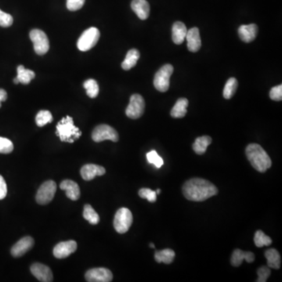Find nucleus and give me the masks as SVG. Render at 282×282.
<instances>
[{
	"label": "nucleus",
	"instance_id": "nucleus-1",
	"mask_svg": "<svg viewBox=\"0 0 282 282\" xmlns=\"http://www.w3.org/2000/svg\"><path fill=\"white\" fill-rule=\"evenodd\" d=\"M183 194L188 200L204 202L218 194L216 186L205 179L192 178L184 184Z\"/></svg>",
	"mask_w": 282,
	"mask_h": 282
},
{
	"label": "nucleus",
	"instance_id": "nucleus-2",
	"mask_svg": "<svg viewBox=\"0 0 282 282\" xmlns=\"http://www.w3.org/2000/svg\"><path fill=\"white\" fill-rule=\"evenodd\" d=\"M247 159L252 167L259 173H265L271 166V159L260 145L251 144L245 150Z\"/></svg>",
	"mask_w": 282,
	"mask_h": 282
},
{
	"label": "nucleus",
	"instance_id": "nucleus-3",
	"mask_svg": "<svg viewBox=\"0 0 282 282\" xmlns=\"http://www.w3.org/2000/svg\"><path fill=\"white\" fill-rule=\"evenodd\" d=\"M57 135L62 142L74 143L75 139L80 137L82 132L74 125L73 118L66 116L57 123Z\"/></svg>",
	"mask_w": 282,
	"mask_h": 282
},
{
	"label": "nucleus",
	"instance_id": "nucleus-4",
	"mask_svg": "<svg viewBox=\"0 0 282 282\" xmlns=\"http://www.w3.org/2000/svg\"><path fill=\"white\" fill-rule=\"evenodd\" d=\"M174 73V67L170 64L163 65L160 69L156 72L154 79V86L159 91H168L170 86V77Z\"/></svg>",
	"mask_w": 282,
	"mask_h": 282
},
{
	"label": "nucleus",
	"instance_id": "nucleus-5",
	"mask_svg": "<svg viewBox=\"0 0 282 282\" xmlns=\"http://www.w3.org/2000/svg\"><path fill=\"white\" fill-rule=\"evenodd\" d=\"M132 223V214L127 208H121L114 216V227L119 234H125L130 228Z\"/></svg>",
	"mask_w": 282,
	"mask_h": 282
},
{
	"label": "nucleus",
	"instance_id": "nucleus-6",
	"mask_svg": "<svg viewBox=\"0 0 282 282\" xmlns=\"http://www.w3.org/2000/svg\"><path fill=\"white\" fill-rule=\"evenodd\" d=\"M100 31L97 28H89L82 33L77 43V47L81 51H87L96 46L100 39Z\"/></svg>",
	"mask_w": 282,
	"mask_h": 282
},
{
	"label": "nucleus",
	"instance_id": "nucleus-7",
	"mask_svg": "<svg viewBox=\"0 0 282 282\" xmlns=\"http://www.w3.org/2000/svg\"><path fill=\"white\" fill-rule=\"evenodd\" d=\"M30 39L34 44V50L38 55H44L50 49V42L44 32L33 29L30 32Z\"/></svg>",
	"mask_w": 282,
	"mask_h": 282
},
{
	"label": "nucleus",
	"instance_id": "nucleus-8",
	"mask_svg": "<svg viewBox=\"0 0 282 282\" xmlns=\"http://www.w3.org/2000/svg\"><path fill=\"white\" fill-rule=\"evenodd\" d=\"M92 139L95 142H101V141L111 140L113 142H117L119 139L118 132L114 128L108 125H97L93 132H92Z\"/></svg>",
	"mask_w": 282,
	"mask_h": 282
},
{
	"label": "nucleus",
	"instance_id": "nucleus-9",
	"mask_svg": "<svg viewBox=\"0 0 282 282\" xmlns=\"http://www.w3.org/2000/svg\"><path fill=\"white\" fill-rule=\"evenodd\" d=\"M57 191V184L54 181H48L43 183L36 194V202L40 205H47L54 199Z\"/></svg>",
	"mask_w": 282,
	"mask_h": 282
},
{
	"label": "nucleus",
	"instance_id": "nucleus-10",
	"mask_svg": "<svg viewBox=\"0 0 282 282\" xmlns=\"http://www.w3.org/2000/svg\"><path fill=\"white\" fill-rule=\"evenodd\" d=\"M145 101L143 97L139 94L131 96L129 104L125 110V114L132 119H137L143 115L145 112Z\"/></svg>",
	"mask_w": 282,
	"mask_h": 282
},
{
	"label": "nucleus",
	"instance_id": "nucleus-11",
	"mask_svg": "<svg viewBox=\"0 0 282 282\" xmlns=\"http://www.w3.org/2000/svg\"><path fill=\"white\" fill-rule=\"evenodd\" d=\"M85 278L89 282H110L112 280L113 274L107 268H93L86 272Z\"/></svg>",
	"mask_w": 282,
	"mask_h": 282
},
{
	"label": "nucleus",
	"instance_id": "nucleus-12",
	"mask_svg": "<svg viewBox=\"0 0 282 282\" xmlns=\"http://www.w3.org/2000/svg\"><path fill=\"white\" fill-rule=\"evenodd\" d=\"M77 243L73 240L62 241L54 247V255L57 259H65L76 251Z\"/></svg>",
	"mask_w": 282,
	"mask_h": 282
},
{
	"label": "nucleus",
	"instance_id": "nucleus-13",
	"mask_svg": "<svg viewBox=\"0 0 282 282\" xmlns=\"http://www.w3.org/2000/svg\"><path fill=\"white\" fill-rule=\"evenodd\" d=\"M34 239L30 236L19 240L11 248V254L14 257H21L25 255L29 250L32 249L34 245Z\"/></svg>",
	"mask_w": 282,
	"mask_h": 282
},
{
	"label": "nucleus",
	"instance_id": "nucleus-14",
	"mask_svg": "<svg viewBox=\"0 0 282 282\" xmlns=\"http://www.w3.org/2000/svg\"><path fill=\"white\" fill-rule=\"evenodd\" d=\"M31 272L40 281H53L52 270L46 265L36 262L31 266Z\"/></svg>",
	"mask_w": 282,
	"mask_h": 282
},
{
	"label": "nucleus",
	"instance_id": "nucleus-15",
	"mask_svg": "<svg viewBox=\"0 0 282 282\" xmlns=\"http://www.w3.org/2000/svg\"><path fill=\"white\" fill-rule=\"evenodd\" d=\"M106 170L104 167L98 165L87 164L82 166L80 174L82 179L85 181H92L96 177L105 174Z\"/></svg>",
	"mask_w": 282,
	"mask_h": 282
},
{
	"label": "nucleus",
	"instance_id": "nucleus-16",
	"mask_svg": "<svg viewBox=\"0 0 282 282\" xmlns=\"http://www.w3.org/2000/svg\"><path fill=\"white\" fill-rule=\"evenodd\" d=\"M186 40L188 41V48L191 52H198L202 47L200 33L198 28H192L188 31Z\"/></svg>",
	"mask_w": 282,
	"mask_h": 282
},
{
	"label": "nucleus",
	"instance_id": "nucleus-17",
	"mask_svg": "<svg viewBox=\"0 0 282 282\" xmlns=\"http://www.w3.org/2000/svg\"><path fill=\"white\" fill-rule=\"evenodd\" d=\"M60 188L65 191L67 197L71 200H78L80 197V188L75 181L65 180L60 184Z\"/></svg>",
	"mask_w": 282,
	"mask_h": 282
},
{
	"label": "nucleus",
	"instance_id": "nucleus-18",
	"mask_svg": "<svg viewBox=\"0 0 282 282\" xmlns=\"http://www.w3.org/2000/svg\"><path fill=\"white\" fill-rule=\"evenodd\" d=\"M258 26L255 24L241 25L238 29V35L240 39L245 43H251L255 40L257 36Z\"/></svg>",
	"mask_w": 282,
	"mask_h": 282
},
{
	"label": "nucleus",
	"instance_id": "nucleus-19",
	"mask_svg": "<svg viewBox=\"0 0 282 282\" xmlns=\"http://www.w3.org/2000/svg\"><path fill=\"white\" fill-rule=\"evenodd\" d=\"M131 8L140 20H146L150 15V5L146 0H132Z\"/></svg>",
	"mask_w": 282,
	"mask_h": 282
},
{
	"label": "nucleus",
	"instance_id": "nucleus-20",
	"mask_svg": "<svg viewBox=\"0 0 282 282\" xmlns=\"http://www.w3.org/2000/svg\"><path fill=\"white\" fill-rule=\"evenodd\" d=\"M244 259L247 262L251 263L255 260V255L252 252H244L242 250L237 248L233 252L231 259H230V263L233 266L238 267L242 263Z\"/></svg>",
	"mask_w": 282,
	"mask_h": 282
},
{
	"label": "nucleus",
	"instance_id": "nucleus-21",
	"mask_svg": "<svg viewBox=\"0 0 282 282\" xmlns=\"http://www.w3.org/2000/svg\"><path fill=\"white\" fill-rule=\"evenodd\" d=\"M172 38L173 41L177 45H181L184 43L187 36V27L183 22H177L173 25L172 29Z\"/></svg>",
	"mask_w": 282,
	"mask_h": 282
},
{
	"label": "nucleus",
	"instance_id": "nucleus-22",
	"mask_svg": "<svg viewBox=\"0 0 282 282\" xmlns=\"http://www.w3.org/2000/svg\"><path fill=\"white\" fill-rule=\"evenodd\" d=\"M188 99L180 98L176 102L175 105L172 108L171 116L175 118H184L187 114V108H188Z\"/></svg>",
	"mask_w": 282,
	"mask_h": 282
},
{
	"label": "nucleus",
	"instance_id": "nucleus-23",
	"mask_svg": "<svg viewBox=\"0 0 282 282\" xmlns=\"http://www.w3.org/2000/svg\"><path fill=\"white\" fill-rule=\"evenodd\" d=\"M264 255L267 260L268 267L276 270L280 267V255L277 250L275 248H269L265 252Z\"/></svg>",
	"mask_w": 282,
	"mask_h": 282
},
{
	"label": "nucleus",
	"instance_id": "nucleus-24",
	"mask_svg": "<svg viewBox=\"0 0 282 282\" xmlns=\"http://www.w3.org/2000/svg\"><path fill=\"white\" fill-rule=\"evenodd\" d=\"M139 56H140V54L136 49H132V50H129L127 53L125 60H124L123 62L121 63V68L125 71H128V70H130L131 68L136 66Z\"/></svg>",
	"mask_w": 282,
	"mask_h": 282
},
{
	"label": "nucleus",
	"instance_id": "nucleus-25",
	"mask_svg": "<svg viewBox=\"0 0 282 282\" xmlns=\"http://www.w3.org/2000/svg\"><path fill=\"white\" fill-rule=\"evenodd\" d=\"M212 143V138L209 136H200L195 139V143L192 145L193 150L198 155H203L206 153L209 145Z\"/></svg>",
	"mask_w": 282,
	"mask_h": 282
},
{
	"label": "nucleus",
	"instance_id": "nucleus-26",
	"mask_svg": "<svg viewBox=\"0 0 282 282\" xmlns=\"http://www.w3.org/2000/svg\"><path fill=\"white\" fill-rule=\"evenodd\" d=\"M175 255L174 250L166 248V249L156 252L155 259H156V262H159V263L164 262L166 264H170L174 261Z\"/></svg>",
	"mask_w": 282,
	"mask_h": 282
},
{
	"label": "nucleus",
	"instance_id": "nucleus-27",
	"mask_svg": "<svg viewBox=\"0 0 282 282\" xmlns=\"http://www.w3.org/2000/svg\"><path fill=\"white\" fill-rule=\"evenodd\" d=\"M18 76H17V79H18L19 82L22 83V84L27 85L30 83L31 81L34 79L35 72L32 70L25 69V67L23 65H19L18 67Z\"/></svg>",
	"mask_w": 282,
	"mask_h": 282
},
{
	"label": "nucleus",
	"instance_id": "nucleus-28",
	"mask_svg": "<svg viewBox=\"0 0 282 282\" xmlns=\"http://www.w3.org/2000/svg\"><path fill=\"white\" fill-rule=\"evenodd\" d=\"M83 217L93 225H96L100 221V216L90 205H86L84 206Z\"/></svg>",
	"mask_w": 282,
	"mask_h": 282
},
{
	"label": "nucleus",
	"instance_id": "nucleus-29",
	"mask_svg": "<svg viewBox=\"0 0 282 282\" xmlns=\"http://www.w3.org/2000/svg\"><path fill=\"white\" fill-rule=\"evenodd\" d=\"M238 85V80L235 78L229 79L223 89V97L227 100L231 98L236 93Z\"/></svg>",
	"mask_w": 282,
	"mask_h": 282
},
{
	"label": "nucleus",
	"instance_id": "nucleus-30",
	"mask_svg": "<svg viewBox=\"0 0 282 282\" xmlns=\"http://www.w3.org/2000/svg\"><path fill=\"white\" fill-rule=\"evenodd\" d=\"M254 242L256 247L262 248L263 246H270L272 244V239L262 230H257L254 236Z\"/></svg>",
	"mask_w": 282,
	"mask_h": 282
},
{
	"label": "nucleus",
	"instance_id": "nucleus-31",
	"mask_svg": "<svg viewBox=\"0 0 282 282\" xmlns=\"http://www.w3.org/2000/svg\"><path fill=\"white\" fill-rule=\"evenodd\" d=\"M83 86L86 90V93L90 98H95L99 93V86L97 81L94 79H88L83 83Z\"/></svg>",
	"mask_w": 282,
	"mask_h": 282
},
{
	"label": "nucleus",
	"instance_id": "nucleus-32",
	"mask_svg": "<svg viewBox=\"0 0 282 282\" xmlns=\"http://www.w3.org/2000/svg\"><path fill=\"white\" fill-rule=\"evenodd\" d=\"M52 114L47 110H42L36 115V121L38 126H44L45 125L52 122Z\"/></svg>",
	"mask_w": 282,
	"mask_h": 282
},
{
	"label": "nucleus",
	"instance_id": "nucleus-33",
	"mask_svg": "<svg viewBox=\"0 0 282 282\" xmlns=\"http://www.w3.org/2000/svg\"><path fill=\"white\" fill-rule=\"evenodd\" d=\"M147 159L150 164L155 165L156 168L158 169L161 168L164 164L163 159L158 155L157 152L155 150L151 151L150 152L147 154Z\"/></svg>",
	"mask_w": 282,
	"mask_h": 282
},
{
	"label": "nucleus",
	"instance_id": "nucleus-34",
	"mask_svg": "<svg viewBox=\"0 0 282 282\" xmlns=\"http://www.w3.org/2000/svg\"><path fill=\"white\" fill-rule=\"evenodd\" d=\"M139 195L141 198H145L149 202H156L157 200L156 191H152L149 188H142L139 190Z\"/></svg>",
	"mask_w": 282,
	"mask_h": 282
},
{
	"label": "nucleus",
	"instance_id": "nucleus-35",
	"mask_svg": "<svg viewBox=\"0 0 282 282\" xmlns=\"http://www.w3.org/2000/svg\"><path fill=\"white\" fill-rule=\"evenodd\" d=\"M14 150L12 141L0 136V154H10Z\"/></svg>",
	"mask_w": 282,
	"mask_h": 282
},
{
	"label": "nucleus",
	"instance_id": "nucleus-36",
	"mask_svg": "<svg viewBox=\"0 0 282 282\" xmlns=\"http://www.w3.org/2000/svg\"><path fill=\"white\" fill-rule=\"evenodd\" d=\"M270 267L266 266H262L259 267L257 270L258 278L256 280L257 282H266L268 277H270Z\"/></svg>",
	"mask_w": 282,
	"mask_h": 282
},
{
	"label": "nucleus",
	"instance_id": "nucleus-37",
	"mask_svg": "<svg viewBox=\"0 0 282 282\" xmlns=\"http://www.w3.org/2000/svg\"><path fill=\"white\" fill-rule=\"evenodd\" d=\"M14 22V18L8 13L4 12L0 10V26L4 28L10 27Z\"/></svg>",
	"mask_w": 282,
	"mask_h": 282
},
{
	"label": "nucleus",
	"instance_id": "nucleus-38",
	"mask_svg": "<svg viewBox=\"0 0 282 282\" xmlns=\"http://www.w3.org/2000/svg\"><path fill=\"white\" fill-rule=\"evenodd\" d=\"M86 0H67V8L70 11H76L80 10L85 4Z\"/></svg>",
	"mask_w": 282,
	"mask_h": 282
},
{
	"label": "nucleus",
	"instance_id": "nucleus-39",
	"mask_svg": "<svg viewBox=\"0 0 282 282\" xmlns=\"http://www.w3.org/2000/svg\"><path fill=\"white\" fill-rule=\"evenodd\" d=\"M270 97L275 101H280L282 100V85L274 86L270 89Z\"/></svg>",
	"mask_w": 282,
	"mask_h": 282
},
{
	"label": "nucleus",
	"instance_id": "nucleus-40",
	"mask_svg": "<svg viewBox=\"0 0 282 282\" xmlns=\"http://www.w3.org/2000/svg\"><path fill=\"white\" fill-rule=\"evenodd\" d=\"M8 195V186L4 177L0 175V200L6 198Z\"/></svg>",
	"mask_w": 282,
	"mask_h": 282
},
{
	"label": "nucleus",
	"instance_id": "nucleus-41",
	"mask_svg": "<svg viewBox=\"0 0 282 282\" xmlns=\"http://www.w3.org/2000/svg\"><path fill=\"white\" fill-rule=\"evenodd\" d=\"M8 99V93L4 89H0V101H5Z\"/></svg>",
	"mask_w": 282,
	"mask_h": 282
},
{
	"label": "nucleus",
	"instance_id": "nucleus-42",
	"mask_svg": "<svg viewBox=\"0 0 282 282\" xmlns=\"http://www.w3.org/2000/svg\"><path fill=\"white\" fill-rule=\"evenodd\" d=\"M14 82H15V84H18V83H20V82H19V81H18V79H17V77L15 79H14Z\"/></svg>",
	"mask_w": 282,
	"mask_h": 282
},
{
	"label": "nucleus",
	"instance_id": "nucleus-43",
	"mask_svg": "<svg viewBox=\"0 0 282 282\" xmlns=\"http://www.w3.org/2000/svg\"><path fill=\"white\" fill-rule=\"evenodd\" d=\"M150 247L152 248H155V247H156V245H154L153 243H150Z\"/></svg>",
	"mask_w": 282,
	"mask_h": 282
},
{
	"label": "nucleus",
	"instance_id": "nucleus-44",
	"mask_svg": "<svg viewBox=\"0 0 282 282\" xmlns=\"http://www.w3.org/2000/svg\"><path fill=\"white\" fill-rule=\"evenodd\" d=\"M161 193V190L160 189H158L157 191H156V194H158V195H159V194Z\"/></svg>",
	"mask_w": 282,
	"mask_h": 282
},
{
	"label": "nucleus",
	"instance_id": "nucleus-45",
	"mask_svg": "<svg viewBox=\"0 0 282 282\" xmlns=\"http://www.w3.org/2000/svg\"><path fill=\"white\" fill-rule=\"evenodd\" d=\"M0 107H1V101H0Z\"/></svg>",
	"mask_w": 282,
	"mask_h": 282
}]
</instances>
